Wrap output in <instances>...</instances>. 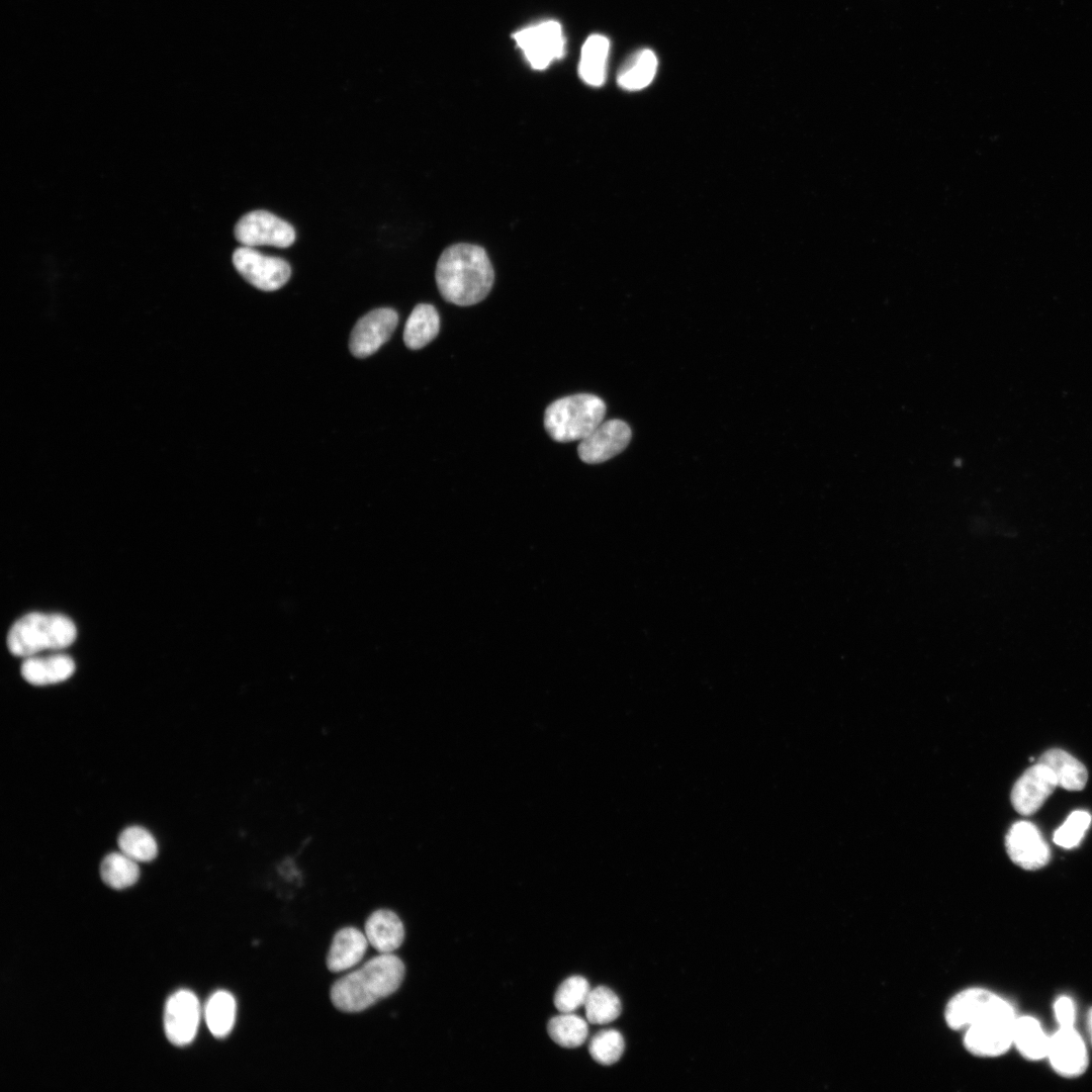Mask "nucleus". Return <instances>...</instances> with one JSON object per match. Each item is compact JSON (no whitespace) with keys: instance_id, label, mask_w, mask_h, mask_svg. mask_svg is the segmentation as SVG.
Segmentation results:
<instances>
[{"instance_id":"obj_1","label":"nucleus","mask_w":1092,"mask_h":1092,"mask_svg":"<svg viewBox=\"0 0 1092 1092\" xmlns=\"http://www.w3.org/2000/svg\"><path fill=\"white\" fill-rule=\"evenodd\" d=\"M494 274L489 258L479 246L456 244L441 254L436 282L443 298L461 306L473 305L489 293Z\"/></svg>"},{"instance_id":"obj_2","label":"nucleus","mask_w":1092,"mask_h":1092,"mask_svg":"<svg viewBox=\"0 0 1092 1092\" xmlns=\"http://www.w3.org/2000/svg\"><path fill=\"white\" fill-rule=\"evenodd\" d=\"M404 966L399 958L381 953L338 980L331 989V1000L344 1012H360L391 995L400 986Z\"/></svg>"},{"instance_id":"obj_3","label":"nucleus","mask_w":1092,"mask_h":1092,"mask_svg":"<svg viewBox=\"0 0 1092 1092\" xmlns=\"http://www.w3.org/2000/svg\"><path fill=\"white\" fill-rule=\"evenodd\" d=\"M76 637L77 628L70 618L61 614L33 612L11 626L7 646L13 655L28 657L44 650L66 648Z\"/></svg>"},{"instance_id":"obj_4","label":"nucleus","mask_w":1092,"mask_h":1092,"mask_svg":"<svg viewBox=\"0 0 1092 1092\" xmlns=\"http://www.w3.org/2000/svg\"><path fill=\"white\" fill-rule=\"evenodd\" d=\"M606 404L599 396L578 393L550 403L544 414V427L557 442L582 440L604 420Z\"/></svg>"},{"instance_id":"obj_5","label":"nucleus","mask_w":1092,"mask_h":1092,"mask_svg":"<svg viewBox=\"0 0 1092 1092\" xmlns=\"http://www.w3.org/2000/svg\"><path fill=\"white\" fill-rule=\"evenodd\" d=\"M1016 1013L1012 1004L986 1016L965 1029L966 1050L980 1058H996L1013 1048Z\"/></svg>"},{"instance_id":"obj_6","label":"nucleus","mask_w":1092,"mask_h":1092,"mask_svg":"<svg viewBox=\"0 0 1092 1092\" xmlns=\"http://www.w3.org/2000/svg\"><path fill=\"white\" fill-rule=\"evenodd\" d=\"M530 66L544 70L565 54V37L558 21L545 20L524 27L513 34Z\"/></svg>"},{"instance_id":"obj_7","label":"nucleus","mask_w":1092,"mask_h":1092,"mask_svg":"<svg viewBox=\"0 0 1092 1092\" xmlns=\"http://www.w3.org/2000/svg\"><path fill=\"white\" fill-rule=\"evenodd\" d=\"M233 263L250 284L264 291L281 288L290 277V266L281 258L263 255L252 247L235 250Z\"/></svg>"},{"instance_id":"obj_8","label":"nucleus","mask_w":1092,"mask_h":1092,"mask_svg":"<svg viewBox=\"0 0 1092 1092\" xmlns=\"http://www.w3.org/2000/svg\"><path fill=\"white\" fill-rule=\"evenodd\" d=\"M235 237L246 247L286 248L293 244L295 231L287 221L269 211L254 210L237 222Z\"/></svg>"},{"instance_id":"obj_9","label":"nucleus","mask_w":1092,"mask_h":1092,"mask_svg":"<svg viewBox=\"0 0 1092 1092\" xmlns=\"http://www.w3.org/2000/svg\"><path fill=\"white\" fill-rule=\"evenodd\" d=\"M1011 1003L984 988H969L954 995L947 1003L944 1017L954 1030H965L986 1016Z\"/></svg>"},{"instance_id":"obj_10","label":"nucleus","mask_w":1092,"mask_h":1092,"mask_svg":"<svg viewBox=\"0 0 1092 1092\" xmlns=\"http://www.w3.org/2000/svg\"><path fill=\"white\" fill-rule=\"evenodd\" d=\"M200 1020V1005L194 993L179 990L165 1005L164 1029L168 1040L177 1046L189 1044L195 1037Z\"/></svg>"},{"instance_id":"obj_11","label":"nucleus","mask_w":1092,"mask_h":1092,"mask_svg":"<svg viewBox=\"0 0 1092 1092\" xmlns=\"http://www.w3.org/2000/svg\"><path fill=\"white\" fill-rule=\"evenodd\" d=\"M1045 1060L1059 1076L1068 1079L1082 1076L1089 1066L1087 1046L1075 1027H1059L1051 1035Z\"/></svg>"},{"instance_id":"obj_12","label":"nucleus","mask_w":1092,"mask_h":1092,"mask_svg":"<svg viewBox=\"0 0 1092 1092\" xmlns=\"http://www.w3.org/2000/svg\"><path fill=\"white\" fill-rule=\"evenodd\" d=\"M1005 845L1010 859L1027 871L1039 870L1051 859L1048 843L1037 827L1028 821H1018L1010 827Z\"/></svg>"},{"instance_id":"obj_13","label":"nucleus","mask_w":1092,"mask_h":1092,"mask_svg":"<svg viewBox=\"0 0 1092 1092\" xmlns=\"http://www.w3.org/2000/svg\"><path fill=\"white\" fill-rule=\"evenodd\" d=\"M397 313L391 308H376L362 316L350 336V351L358 358L374 354L394 332Z\"/></svg>"},{"instance_id":"obj_14","label":"nucleus","mask_w":1092,"mask_h":1092,"mask_svg":"<svg viewBox=\"0 0 1092 1092\" xmlns=\"http://www.w3.org/2000/svg\"><path fill=\"white\" fill-rule=\"evenodd\" d=\"M631 429L621 420L602 422L589 435L580 440L579 458L588 464L607 461L621 453L631 440Z\"/></svg>"},{"instance_id":"obj_15","label":"nucleus","mask_w":1092,"mask_h":1092,"mask_svg":"<svg viewBox=\"0 0 1092 1092\" xmlns=\"http://www.w3.org/2000/svg\"><path fill=\"white\" fill-rule=\"evenodd\" d=\"M1058 787L1053 772L1037 762L1027 768L1016 781L1011 791V803L1023 816L1035 813Z\"/></svg>"},{"instance_id":"obj_16","label":"nucleus","mask_w":1092,"mask_h":1092,"mask_svg":"<svg viewBox=\"0 0 1092 1092\" xmlns=\"http://www.w3.org/2000/svg\"><path fill=\"white\" fill-rule=\"evenodd\" d=\"M22 677L33 686L55 685L67 680L75 671V662L67 654L28 656L20 667Z\"/></svg>"},{"instance_id":"obj_17","label":"nucleus","mask_w":1092,"mask_h":1092,"mask_svg":"<svg viewBox=\"0 0 1092 1092\" xmlns=\"http://www.w3.org/2000/svg\"><path fill=\"white\" fill-rule=\"evenodd\" d=\"M368 943L366 935L359 929H341L336 933L328 952V969L339 973L353 968L363 959Z\"/></svg>"},{"instance_id":"obj_18","label":"nucleus","mask_w":1092,"mask_h":1092,"mask_svg":"<svg viewBox=\"0 0 1092 1092\" xmlns=\"http://www.w3.org/2000/svg\"><path fill=\"white\" fill-rule=\"evenodd\" d=\"M365 935L380 953H391L404 938V928L399 917L389 910L372 913L365 924Z\"/></svg>"},{"instance_id":"obj_19","label":"nucleus","mask_w":1092,"mask_h":1092,"mask_svg":"<svg viewBox=\"0 0 1092 1092\" xmlns=\"http://www.w3.org/2000/svg\"><path fill=\"white\" fill-rule=\"evenodd\" d=\"M1050 1037L1037 1018L1030 1015L1017 1016L1013 1027V1048L1022 1058L1031 1062L1046 1059Z\"/></svg>"},{"instance_id":"obj_20","label":"nucleus","mask_w":1092,"mask_h":1092,"mask_svg":"<svg viewBox=\"0 0 1092 1092\" xmlns=\"http://www.w3.org/2000/svg\"><path fill=\"white\" fill-rule=\"evenodd\" d=\"M610 40L602 34H592L584 41L578 63V75L587 85L602 86L607 77Z\"/></svg>"},{"instance_id":"obj_21","label":"nucleus","mask_w":1092,"mask_h":1092,"mask_svg":"<svg viewBox=\"0 0 1092 1092\" xmlns=\"http://www.w3.org/2000/svg\"><path fill=\"white\" fill-rule=\"evenodd\" d=\"M1038 762L1050 768L1058 786L1068 791L1084 789L1088 772L1083 763L1065 750L1054 748L1045 751Z\"/></svg>"},{"instance_id":"obj_22","label":"nucleus","mask_w":1092,"mask_h":1092,"mask_svg":"<svg viewBox=\"0 0 1092 1092\" xmlns=\"http://www.w3.org/2000/svg\"><path fill=\"white\" fill-rule=\"evenodd\" d=\"M657 67L658 60L653 51L639 50L622 65L617 75V83L627 91L642 90L653 81Z\"/></svg>"},{"instance_id":"obj_23","label":"nucleus","mask_w":1092,"mask_h":1092,"mask_svg":"<svg viewBox=\"0 0 1092 1092\" xmlns=\"http://www.w3.org/2000/svg\"><path fill=\"white\" fill-rule=\"evenodd\" d=\"M440 317L436 308L427 303L418 304L411 312L403 331V341L407 348L418 350L438 335Z\"/></svg>"},{"instance_id":"obj_24","label":"nucleus","mask_w":1092,"mask_h":1092,"mask_svg":"<svg viewBox=\"0 0 1092 1092\" xmlns=\"http://www.w3.org/2000/svg\"><path fill=\"white\" fill-rule=\"evenodd\" d=\"M237 1004L234 996L224 990L216 991L208 999L204 1017L213 1036L222 1038L232 1031L236 1020Z\"/></svg>"},{"instance_id":"obj_25","label":"nucleus","mask_w":1092,"mask_h":1092,"mask_svg":"<svg viewBox=\"0 0 1092 1092\" xmlns=\"http://www.w3.org/2000/svg\"><path fill=\"white\" fill-rule=\"evenodd\" d=\"M140 876L138 862L121 851L107 854L100 864V877L104 884L122 890L135 884Z\"/></svg>"},{"instance_id":"obj_26","label":"nucleus","mask_w":1092,"mask_h":1092,"mask_svg":"<svg viewBox=\"0 0 1092 1092\" xmlns=\"http://www.w3.org/2000/svg\"><path fill=\"white\" fill-rule=\"evenodd\" d=\"M547 1031L555 1043L567 1049L580 1046L588 1034L585 1020L573 1013H562L551 1018Z\"/></svg>"},{"instance_id":"obj_27","label":"nucleus","mask_w":1092,"mask_h":1092,"mask_svg":"<svg viewBox=\"0 0 1092 1092\" xmlns=\"http://www.w3.org/2000/svg\"><path fill=\"white\" fill-rule=\"evenodd\" d=\"M117 844L122 853L136 862H148L158 854V844L153 834L142 826H129L118 836Z\"/></svg>"},{"instance_id":"obj_28","label":"nucleus","mask_w":1092,"mask_h":1092,"mask_svg":"<svg viewBox=\"0 0 1092 1092\" xmlns=\"http://www.w3.org/2000/svg\"><path fill=\"white\" fill-rule=\"evenodd\" d=\"M585 1016L589 1023L606 1024L617 1019L622 1011L619 997L607 987L590 990L585 1003Z\"/></svg>"},{"instance_id":"obj_29","label":"nucleus","mask_w":1092,"mask_h":1092,"mask_svg":"<svg viewBox=\"0 0 1092 1092\" xmlns=\"http://www.w3.org/2000/svg\"><path fill=\"white\" fill-rule=\"evenodd\" d=\"M624 1050L623 1035L615 1029L603 1030L597 1033L588 1045L590 1057L604 1066L617 1063L623 1056Z\"/></svg>"},{"instance_id":"obj_30","label":"nucleus","mask_w":1092,"mask_h":1092,"mask_svg":"<svg viewBox=\"0 0 1092 1092\" xmlns=\"http://www.w3.org/2000/svg\"><path fill=\"white\" fill-rule=\"evenodd\" d=\"M590 992L586 979L572 976L561 983L554 995V1005L561 1013H573L584 1005Z\"/></svg>"},{"instance_id":"obj_31","label":"nucleus","mask_w":1092,"mask_h":1092,"mask_svg":"<svg viewBox=\"0 0 1092 1092\" xmlns=\"http://www.w3.org/2000/svg\"><path fill=\"white\" fill-rule=\"evenodd\" d=\"M1091 823V815L1082 810L1072 812L1056 830L1054 842L1064 848H1073L1082 840Z\"/></svg>"},{"instance_id":"obj_32","label":"nucleus","mask_w":1092,"mask_h":1092,"mask_svg":"<svg viewBox=\"0 0 1092 1092\" xmlns=\"http://www.w3.org/2000/svg\"><path fill=\"white\" fill-rule=\"evenodd\" d=\"M1054 1014L1059 1027H1075L1076 1007L1070 997L1061 996L1055 1001Z\"/></svg>"},{"instance_id":"obj_33","label":"nucleus","mask_w":1092,"mask_h":1092,"mask_svg":"<svg viewBox=\"0 0 1092 1092\" xmlns=\"http://www.w3.org/2000/svg\"><path fill=\"white\" fill-rule=\"evenodd\" d=\"M1088 1027H1089L1091 1043H1092V1008L1089 1010V1013H1088Z\"/></svg>"}]
</instances>
